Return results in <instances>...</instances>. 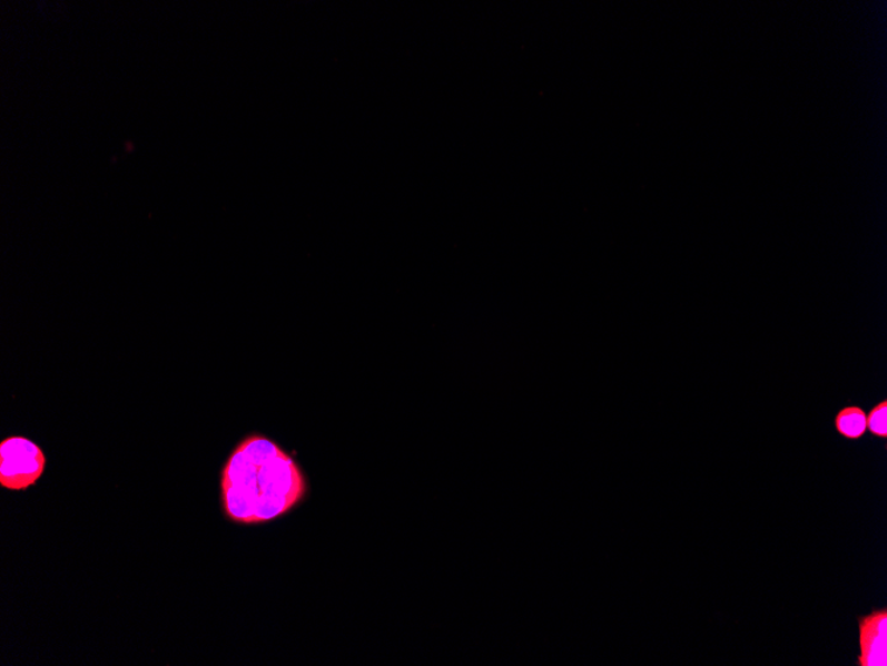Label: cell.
I'll use <instances>...</instances> for the list:
<instances>
[{
    "label": "cell",
    "mask_w": 887,
    "mask_h": 666,
    "mask_svg": "<svg viewBox=\"0 0 887 666\" xmlns=\"http://www.w3.org/2000/svg\"><path fill=\"white\" fill-rule=\"evenodd\" d=\"M223 498L229 519L259 525L280 517L305 497L306 480L292 457L270 439H245L225 466Z\"/></svg>",
    "instance_id": "1"
},
{
    "label": "cell",
    "mask_w": 887,
    "mask_h": 666,
    "mask_svg": "<svg viewBox=\"0 0 887 666\" xmlns=\"http://www.w3.org/2000/svg\"><path fill=\"white\" fill-rule=\"evenodd\" d=\"M43 451L30 439L13 437L0 444V484L9 490H26L43 476Z\"/></svg>",
    "instance_id": "2"
},
{
    "label": "cell",
    "mask_w": 887,
    "mask_h": 666,
    "mask_svg": "<svg viewBox=\"0 0 887 666\" xmlns=\"http://www.w3.org/2000/svg\"><path fill=\"white\" fill-rule=\"evenodd\" d=\"M858 666H887V609L859 617Z\"/></svg>",
    "instance_id": "3"
},
{
    "label": "cell",
    "mask_w": 887,
    "mask_h": 666,
    "mask_svg": "<svg viewBox=\"0 0 887 666\" xmlns=\"http://www.w3.org/2000/svg\"><path fill=\"white\" fill-rule=\"evenodd\" d=\"M835 428L848 441H858L868 432L866 428V413L863 408L847 407L838 411L835 418Z\"/></svg>",
    "instance_id": "4"
},
{
    "label": "cell",
    "mask_w": 887,
    "mask_h": 666,
    "mask_svg": "<svg viewBox=\"0 0 887 666\" xmlns=\"http://www.w3.org/2000/svg\"><path fill=\"white\" fill-rule=\"evenodd\" d=\"M866 428L873 437L887 439V401L884 400L876 404L866 414Z\"/></svg>",
    "instance_id": "5"
}]
</instances>
